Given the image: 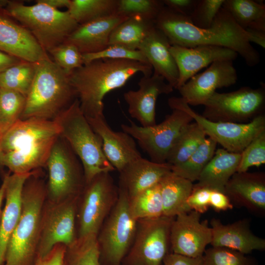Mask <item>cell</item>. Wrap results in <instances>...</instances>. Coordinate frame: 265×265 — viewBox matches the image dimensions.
Segmentation results:
<instances>
[{
	"label": "cell",
	"mask_w": 265,
	"mask_h": 265,
	"mask_svg": "<svg viewBox=\"0 0 265 265\" xmlns=\"http://www.w3.org/2000/svg\"><path fill=\"white\" fill-rule=\"evenodd\" d=\"M222 7L243 29L265 31V4L253 0H224Z\"/></svg>",
	"instance_id": "cell-31"
},
{
	"label": "cell",
	"mask_w": 265,
	"mask_h": 265,
	"mask_svg": "<svg viewBox=\"0 0 265 265\" xmlns=\"http://www.w3.org/2000/svg\"><path fill=\"white\" fill-rule=\"evenodd\" d=\"M26 5L22 0H9L4 8L7 13L32 35L48 53L65 42L79 25L68 11H61L36 0Z\"/></svg>",
	"instance_id": "cell-7"
},
{
	"label": "cell",
	"mask_w": 265,
	"mask_h": 265,
	"mask_svg": "<svg viewBox=\"0 0 265 265\" xmlns=\"http://www.w3.org/2000/svg\"><path fill=\"white\" fill-rule=\"evenodd\" d=\"M171 45L191 48L213 45L230 49L239 54L246 65L253 67L260 62L259 52L248 40L246 31L223 7L208 28L194 25L189 18L164 6L155 22Z\"/></svg>",
	"instance_id": "cell-1"
},
{
	"label": "cell",
	"mask_w": 265,
	"mask_h": 265,
	"mask_svg": "<svg viewBox=\"0 0 265 265\" xmlns=\"http://www.w3.org/2000/svg\"><path fill=\"white\" fill-rule=\"evenodd\" d=\"M217 144L212 138L206 137L186 161L171 166L172 172L192 183L197 181L203 169L213 156Z\"/></svg>",
	"instance_id": "cell-34"
},
{
	"label": "cell",
	"mask_w": 265,
	"mask_h": 265,
	"mask_svg": "<svg viewBox=\"0 0 265 265\" xmlns=\"http://www.w3.org/2000/svg\"><path fill=\"white\" fill-rule=\"evenodd\" d=\"M249 42L254 43L265 49V31L256 29H246Z\"/></svg>",
	"instance_id": "cell-50"
},
{
	"label": "cell",
	"mask_w": 265,
	"mask_h": 265,
	"mask_svg": "<svg viewBox=\"0 0 265 265\" xmlns=\"http://www.w3.org/2000/svg\"><path fill=\"white\" fill-rule=\"evenodd\" d=\"M46 167L47 200L57 202L80 195L85 185L82 164L60 136L52 149Z\"/></svg>",
	"instance_id": "cell-9"
},
{
	"label": "cell",
	"mask_w": 265,
	"mask_h": 265,
	"mask_svg": "<svg viewBox=\"0 0 265 265\" xmlns=\"http://www.w3.org/2000/svg\"><path fill=\"white\" fill-rule=\"evenodd\" d=\"M21 60H23L0 50V74Z\"/></svg>",
	"instance_id": "cell-51"
},
{
	"label": "cell",
	"mask_w": 265,
	"mask_h": 265,
	"mask_svg": "<svg viewBox=\"0 0 265 265\" xmlns=\"http://www.w3.org/2000/svg\"><path fill=\"white\" fill-rule=\"evenodd\" d=\"M211 189L205 187H194L187 200V204L191 211L203 213L210 207Z\"/></svg>",
	"instance_id": "cell-45"
},
{
	"label": "cell",
	"mask_w": 265,
	"mask_h": 265,
	"mask_svg": "<svg viewBox=\"0 0 265 265\" xmlns=\"http://www.w3.org/2000/svg\"><path fill=\"white\" fill-rule=\"evenodd\" d=\"M0 50L33 63L50 59L30 32L3 8H0Z\"/></svg>",
	"instance_id": "cell-19"
},
{
	"label": "cell",
	"mask_w": 265,
	"mask_h": 265,
	"mask_svg": "<svg viewBox=\"0 0 265 265\" xmlns=\"http://www.w3.org/2000/svg\"><path fill=\"white\" fill-rule=\"evenodd\" d=\"M202 257L194 258L173 253H168L161 265H202Z\"/></svg>",
	"instance_id": "cell-48"
},
{
	"label": "cell",
	"mask_w": 265,
	"mask_h": 265,
	"mask_svg": "<svg viewBox=\"0 0 265 265\" xmlns=\"http://www.w3.org/2000/svg\"><path fill=\"white\" fill-rule=\"evenodd\" d=\"M59 136L80 159L85 183L96 175L115 170L106 158L100 136L94 132L82 111L77 98L53 120Z\"/></svg>",
	"instance_id": "cell-6"
},
{
	"label": "cell",
	"mask_w": 265,
	"mask_h": 265,
	"mask_svg": "<svg viewBox=\"0 0 265 265\" xmlns=\"http://www.w3.org/2000/svg\"><path fill=\"white\" fill-rule=\"evenodd\" d=\"M66 246L58 244L46 256L38 258L34 265H67L66 261Z\"/></svg>",
	"instance_id": "cell-46"
},
{
	"label": "cell",
	"mask_w": 265,
	"mask_h": 265,
	"mask_svg": "<svg viewBox=\"0 0 265 265\" xmlns=\"http://www.w3.org/2000/svg\"><path fill=\"white\" fill-rule=\"evenodd\" d=\"M224 193L231 202L256 214L265 212V175L263 172H236L227 183Z\"/></svg>",
	"instance_id": "cell-22"
},
{
	"label": "cell",
	"mask_w": 265,
	"mask_h": 265,
	"mask_svg": "<svg viewBox=\"0 0 265 265\" xmlns=\"http://www.w3.org/2000/svg\"><path fill=\"white\" fill-rule=\"evenodd\" d=\"M59 136L58 127L53 120H19L0 139L3 166L14 174L27 173L46 167Z\"/></svg>",
	"instance_id": "cell-3"
},
{
	"label": "cell",
	"mask_w": 265,
	"mask_h": 265,
	"mask_svg": "<svg viewBox=\"0 0 265 265\" xmlns=\"http://www.w3.org/2000/svg\"><path fill=\"white\" fill-rule=\"evenodd\" d=\"M192 120L186 112L173 109L159 124L144 127L131 121L130 125H121V128L137 140L151 161L163 163L166 162L168 153L182 129Z\"/></svg>",
	"instance_id": "cell-15"
},
{
	"label": "cell",
	"mask_w": 265,
	"mask_h": 265,
	"mask_svg": "<svg viewBox=\"0 0 265 265\" xmlns=\"http://www.w3.org/2000/svg\"><path fill=\"white\" fill-rule=\"evenodd\" d=\"M210 207L216 212H220L232 209L233 205L224 192L212 190L210 198Z\"/></svg>",
	"instance_id": "cell-49"
},
{
	"label": "cell",
	"mask_w": 265,
	"mask_h": 265,
	"mask_svg": "<svg viewBox=\"0 0 265 265\" xmlns=\"http://www.w3.org/2000/svg\"><path fill=\"white\" fill-rule=\"evenodd\" d=\"M171 171L167 162L159 163L142 157L127 164L120 173L119 188L129 199L159 184Z\"/></svg>",
	"instance_id": "cell-26"
},
{
	"label": "cell",
	"mask_w": 265,
	"mask_h": 265,
	"mask_svg": "<svg viewBox=\"0 0 265 265\" xmlns=\"http://www.w3.org/2000/svg\"><path fill=\"white\" fill-rule=\"evenodd\" d=\"M46 199V183L42 170H35L23 187L21 216L8 243L3 265H35Z\"/></svg>",
	"instance_id": "cell-4"
},
{
	"label": "cell",
	"mask_w": 265,
	"mask_h": 265,
	"mask_svg": "<svg viewBox=\"0 0 265 265\" xmlns=\"http://www.w3.org/2000/svg\"><path fill=\"white\" fill-rule=\"evenodd\" d=\"M118 197V188L109 172L100 173L85 183L77 209V238L98 235Z\"/></svg>",
	"instance_id": "cell-10"
},
{
	"label": "cell",
	"mask_w": 265,
	"mask_h": 265,
	"mask_svg": "<svg viewBox=\"0 0 265 265\" xmlns=\"http://www.w3.org/2000/svg\"><path fill=\"white\" fill-rule=\"evenodd\" d=\"M136 226L129 197L119 187L117 200L97 237L101 265H121L133 241Z\"/></svg>",
	"instance_id": "cell-8"
},
{
	"label": "cell",
	"mask_w": 265,
	"mask_h": 265,
	"mask_svg": "<svg viewBox=\"0 0 265 265\" xmlns=\"http://www.w3.org/2000/svg\"><path fill=\"white\" fill-rule=\"evenodd\" d=\"M82 58L84 64L97 59H112L130 60L150 64L145 56L140 50L132 49L119 45H110L99 52L82 54Z\"/></svg>",
	"instance_id": "cell-41"
},
{
	"label": "cell",
	"mask_w": 265,
	"mask_h": 265,
	"mask_svg": "<svg viewBox=\"0 0 265 265\" xmlns=\"http://www.w3.org/2000/svg\"><path fill=\"white\" fill-rule=\"evenodd\" d=\"M200 215L191 211L173 218L170 231L172 253L194 258L203 256L211 243L212 232L207 220L200 221Z\"/></svg>",
	"instance_id": "cell-16"
},
{
	"label": "cell",
	"mask_w": 265,
	"mask_h": 265,
	"mask_svg": "<svg viewBox=\"0 0 265 265\" xmlns=\"http://www.w3.org/2000/svg\"><path fill=\"white\" fill-rule=\"evenodd\" d=\"M5 186H6V178L4 176L2 183L0 186V217L1 214V207L3 199L5 198Z\"/></svg>",
	"instance_id": "cell-53"
},
{
	"label": "cell",
	"mask_w": 265,
	"mask_h": 265,
	"mask_svg": "<svg viewBox=\"0 0 265 265\" xmlns=\"http://www.w3.org/2000/svg\"><path fill=\"white\" fill-rule=\"evenodd\" d=\"M26 96L16 91L0 88V130L2 135L20 119Z\"/></svg>",
	"instance_id": "cell-38"
},
{
	"label": "cell",
	"mask_w": 265,
	"mask_h": 265,
	"mask_svg": "<svg viewBox=\"0 0 265 265\" xmlns=\"http://www.w3.org/2000/svg\"><path fill=\"white\" fill-rule=\"evenodd\" d=\"M164 6L176 13L189 18L198 0H162Z\"/></svg>",
	"instance_id": "cell-47"
},
{
	"label": "cell",
	"mask_w": 265,
	"mask_h": 265,
	"mask_svg": "<svg viewBox=\"0 0 265 265\" xmlns=\"http://www.w3.org/2000/svg\"><path fill=\"white\" fill-rule=\"evenodd\" d=\"M1 136H2V133H1V131L0 130V139L1 137Z\"/></svg>",
	"instance_id": "cell-55"
},
{
	"label": "cell",
	"mask_w": 265,
	"mask_h": 265,
	"mask_svg": "<svg viewBox=\"0 0 265 265\" xmlns=\"http://www.w3.org/2000/svg\"><path fill=\"white\" fill-rule=\"evenodd\" d=\"M138 73L153 74L150 64L125 59H100L84 64L69 74L70 81L86 118L104 115L103 100L109 92L124 86Z\"/></svg>",
	"instance_id": "cell-2"
},
{
	"label": "cell",
	"mask_w": 265,
	"mask_h": 265,
	"mask_svg": "<svg viewBox=\"0 0 265 265\" xmlns=\"http://www.w3.org/2000/svg\"><path fill=\"white\" fill-rule=\"evenodd\" d=\"M48 53L53 57V61L69 74L84 64L82 54L72 44L64 42Z\"/></svg>",
	"instance_id": "cell-43"
},
{
	"label": "cell",
	"mask_w": 265,
	"mask_h": 265,
	"mask_svg": "<svg viewBox=\"0 0 265 265\" xmlns=\"http://www.w3.org/2000/svg\"><path fill=\"white\" fill-rule=\"evenodd\" d=\"M265 163V130L257 135L241 153L237 172L247 171L252 166Z\"/></svg>",
	"instance_id": "cell-42"
},
{
	"label": "cell",
	"mask_w": 265,
	"mask_h": 265,
	"mask_svg": "<svg viewBox=\"0 0 265 265\" xmlns=\"http://www.w3.org/2000/svg\"><path fill=\"white\" fill-rule=\"evenodd\" d=\"M224 0H198L189 17L192 23L202 28H209L222 8Z\"/></svg>",
	"instance_id": "cell-44"
},
{
	"label": "cell",
	"mask_w": 265,
	"mask_h": 265,
	"mask_svg": "<svg viewBox=\"0 0 265 265\" xmlns=\"http://www.w3.org/2000/svg\"><path fill=\"white\" fill-rule=\"evenodd\" d=\"M129 206L131 212L136 220L163 215L159 183L129 199Z\"/></svg>",
	"instance_id": "cell-35"
},
{
	"label": "cell",
	"mask_w": 265,
	"mask_h": 265,
	"mask_svg": "<svg viewBox=\"0 0 265 265\" xmlns=\"http://www.w3.org/2000/svg\"><path fill=\"white\" fill-rule=\"evenodd\" d=\"M164 6L162 1L159 0H118L116 13L155 22Z\"/></svg>",
	"instance_id": "cell-39"
},
{
	"label": "cell",
	"mask_w": 265,
	"mask_h": 265,
	"mask_svg": "<svg viewBox=\"0 0 265 265\" xmlns=\"http://www.w3.org/2000/svg\"><path fill=\"white\" fill-rule=\"evenodd\" d=\"M86 119L101 138L106 158L119 172L129 163L142 157L134 138L123 131L112 130L104 115Z\"/></svg>",
	"instance_id": "cell-21"
},
{
	"label": "cell",
	"mask_w": 265,
	"mask_h": 265,
	"mask_svg": "<svg viewBox=\"0 0 265 265\" xmlns=\"http://www.w3.org/2000/svg\"><path fill=\"white\" fill-rule=\"evenodd\" d=\"M34 171L27 173L5 174V204L0 221V265H3L8 243L20 219L22 192L26 179Z\"/></svg>",
	"instance_id": "cell-25"
},
{
	"label": "cell",
	"mask_w": 265,
	"mask_h": 265,
	"mask_svg": "<svg viewBox=\"0 0 265 265\" xmlns=\"http://www.w3.org/2000/svg\"><path fill=\"white\" fill-rule=\"evenodd\" d=\"M174 218L162 215L137 220L133 241L122 265H161L168 254Z\"/></svg>",
	"instance_id": "cell-14"
},
{
	"label": "cell",
	"mask_w": 265,
	"mask_h": 265,
	"mask_svg": "<svg viewBox=\"0 0 265 265\" xmlns=\"http://www.w3.org/2000/svg\"><path fill=\"white\" fill-rule=\"evenodd\" d=\"M162 200L163 215L175 217L177 215L190 212L187 200L191 194L193 184L172 171L159 183Z\"/></svg>",
	"instance_id": "cell-29"
},
{
	"label": "cell",
	"mask_w": 265,
	"mask_h": 265,
	"mask_svg": "<svg viewBox=\"0 0 265 265\" xmlns=\"http://www.w3.org/2000/svg\"><path fill=\"white\" fill-rule=\"evenodd\" d=\"M237 72L233 61L222 60L212 63L179 88L181 97L189 105H204L216 90L235 84Z\"/></svg>",
	"instance_id": "cell-17"
},
{
	"label": "cell",
	"mask_w": 265,
	"mask_h": 265,
	"mask_svg": "<svg viewBox=\"0 0 265 265\" xmlns=\"http://www.w3.org/2000/svg\"><path fill=\"white\" fill-rule=\"evenodd\" d=\"M97 236L77 238L72 245L66 247V265H101Z\"/></svg>",
	"instance_id": "cell-37"
},
{
	"label": "cell",
	"mask_w": 265,
	"mask_h": 265,
	"mask_svg": "<svg viewBox=\"0 0 265 265\" xmlns=\"http://www.w3.org/2000/svg\"><path fill=\"white\" fill-rule=\"evenodd\" d=\"M79 196L44 203L41 219L38 258L47 255L54 246L72 245L77 239L76 220Z\"/></svg>",
	"instance_id": "cell-13"
},
{
	"label": "cell",
	"mask_w": 265,
	"mask_h": 265,
	"mask_svg": "<svg viewBox=\"0 0 265 265\" xmlns=\"http://www.w3.org/2000/svg\"><path fill=\"white\" fill-rule=\"evenodd\" d=\"M35 76L21 120H53L77 98L67 73L51 58L35 62Z\"/></svg>",
	"instance_id": "cell-5"
},
{
	"label": "cell",
	"mask_w": 265,
	"mask_h": 265,
	"mask_svg": "<svg viewBox=\"0 0 265 265\" xmlns=\"http://www.w3.org/2000/svg\"><path fill=\"white\" fill-rule=\"evenodd\" d=\"M154 26L155 21L137 16L129 17L113 30L108 45H119L138 50Z\"/></svg>",
	"instance_id": "cell-30"
},
{
	"label": "cell",
	"mask_w": 265,
	"mask_h": 265,
	"mask_svg": "<svg viewBox=\"0 0 265 265\" xmlns=\"http://www.w3.org/2000/svg\"><path fill=\"white\" fill-rule=\"evenodd\" d=\"M168 103L172 109H180L188 114L206 136L230 152L241 153L257 135L265 130L263 113L247 123L213 122L196 113L181 97H171Z\"/></svg>",
	"instance_id": "cell-11"
},
{
	"label": "cell",
	"mask_w": 265,
	"mask_h": 265,
	"mask_svg": "<svg viewBox=\"0 0 265 265\" xmlns=\"http://www.w3.org/2000/svg\"><path fill=\"white\" fill-rule=\"evenodd\" d=\"M138 85L136 90L124 93L129 113L141 126H154L156 124V105L159 96L172 92L174 88L162 76L154 73L149 76L143 75Z\"/></svg>",
	"instance_id": "cell-18"
},
{
	"label": "cell",
	"mask_w": 265,
	"mask_h": 265,
	"mask_svg": "<svg viewBox=\"0 0 265 265\" xmlns=\"http://www.w3.org/2000/svg\"><path fill=\"white\" fill-rule=\"evenodd\" d=\"M210 225L212 247H225L245 255L265 249V239L252 232L247 219L223 224L220 220L212 218Z\"/></svg>",
	"instance_id": "cell-23"
},
{
	"label": "cell",
	"mask_w": 265,
	"mask_h": 265,
	"mask_svg": "<svg viewBox=\"0 0 265 265\" xmlns=\"http://www.w3.org/2000/svg\"><path fill=\"white\" fill-rule=\"evenodd\" d=\"M170 51L179 72L176 89L212 63L222 60L234 61L238 55L230 49L213 45H200L191 48L171 45Z\"/></svg>",
	"instance_id": "cell-20"
},
{
	"label": "cell",
	"mask_w": 265,
	"mask_h": 265,
	"mask_svg": "<svg viewBox=\"0 0 265 265\" xmlns=\"http://www.w3.org/2000/svg\"><path fill=\"white\" fill-rule=\"evenodd\" d=\"M2 153L0 149V168L3 167V164H2Z\"/></svg>",
	"instance_id": "cell-54"
},
{
	"label": "cell",
	"mask_w": 265,
	"mask_h": 265,
	"mask_svg": "<svg viewBox=\"0 0 265 265\" xmlns=\"http://www.w3.org/2000/svg\"><path fill=\"white\" fill-rule=\"evenodd\" d=\"M118 0H70L67 11L79 24L116 13Z\"/></svg>",
	"instance_id": "cell-33"
},
{
	"label": "cell",
	"mask_w": 265,
	"mask_h": 265,
	"mask_svg": "<svg viewBox=\"0 0 265 265\" xmlns=\"http://www.w3.org/2000/svg\"><path fill=\"white\" fill-rule=\"evenodd\" d=\"M206 138L200 126L195 122H190L181 130L170 149L166 162L171 166L179 165L196 150Z\"/></svg>",
	"instance_id": "cell-32"
},
{
	"label": "cell",
	"mask_w": 265,
	"mask_h": 265,
	"mask_svg": "<svg viewBox=\"0 0 265 265\" xmlns=\"http://www.w3.org/2000/svg\"><path fill=\"white\" fill-rule=\"evenodd\" d=\"M203 117L213 122L242 123L263 113L265 85L242 87L226 92H215L204 104Z\"/></svg>",
	"instance_id": "cell-12"
},
{
	"label": "cell",
	"mask_w": 265,
	"mask_h": 265,
	"mask_svg": "<svg viewBox=\"0 0 265 265\" xmlns=\"http://www.w3.org/2000/svg\"><path fill=\"white\" fill-rule=\"evenodd\" d=\"M170 46L166 36L155 24L138 50L147 59L154 70L153 73L162 76L174 89H176L179 72L170 51Z\"/></svg>",
	"instance_id": "cell-27"
},
{
	"label": "cell",
	"mask_w": 265,
	"mask_h": 265,
	"mask_svg": "<svg viewBox=\"0 0 265 265\" xmlns=\"http://www.w3.org/2000/svg\"><path fill=\"white\" fill-rule=\"evenodd\" d=\"M39 1L44 3L52 7L55 9L59 8H68L70 0H38Z\"/></svg>",
	"instance_id": "cell-52"
},
{
	"label": "cell",
	"mask_w": 265,
	"mask_h": 265,
	"mask_svg": "<svg viewBox=\"0 0 265 265\" xmlns=\"http://www.w3.org/2000/svg\"><path fill=\"white\" fill-rule=\"evenodd\" d=\"M36 71L35 62L21 60L0 74V88L26 96Z\"/></svg>",
	"instance_id": "cell-36"
},
{
	"label": "cell",
	"mask_w": 265,
	"mask_h": 265,
	"mask_svg": "<svg viewBox=\"0 0 265 265\" xmlns=\"http://www.w3.org/2000/svg\"><path fill=\"white\" fill-rule=\"evenodd\" d=\"M202 258V265H255L254 261L245 254L225 247L206 249Z\"/></svg>",
	"instance_id": "cell-40"
},
{
	"label": "cell",
	"mask_w": 265,
	"mask_h": 265,
	"mask_svg": "<svg viewBox=\"0 0 265 265\" xmlns=\"http://www.w3.org/2000/svg\"><path fill=\"white\" fill-rule=\"evenodd\" d=\"M240 157L241 153L230 152L223 148L216 149L193 187L224 192L228 181L237 172Z\"/></svg>",
	"instance_id": "cell-28"
},
{
	"label": "cell",
	"mask_w": 265,
	"mask_h": 265,
	"mask_svg": "<svg viewBox=\"0 0 265 265\" xmlns=\"http://www.w3.org/2000/svg\"><path fill=\"white\" fill-rule=\"evenodd\" d=\"M128 18L115 13L79 25L64 42L75 45L82 54L99 52L107 47L113 30Z\"/></svg>",
	"instance_id": "cell-24"
}]
</instances>
